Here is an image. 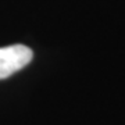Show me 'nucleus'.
<instances>
[{"mask_svg":"<svg viewBox=\"0 0 125 125\" xmlns=\"http://www.w3.org/2000/svg\"><path fill=\"white\" fill-rule=\"evenodd\" d=\"M33 53L28 46L11 45L0 47V79H6L31 62Z\"/></svg>","mask_w":125,"mask_h":125,"instance_id":"nucleus-1","label":"nucleus"}]
</instances>
